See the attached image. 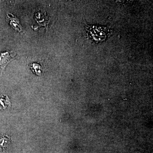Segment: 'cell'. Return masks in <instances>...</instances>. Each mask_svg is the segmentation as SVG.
I'll use <instances>...</instances> for the list:
<instances>
[{"instance_id":"1","label":"cell","mask_w":153,"mask_h":153,"mask_svg":"<svg viewBox=\"0 0 153 153\" xmlns=\"http://www.w3.org/2000/svg\"><path fill=\"white\" fill-rule=\"evenodd\" d=\"M85 29L88 38L95 42L105 41L111 33V30L107 27L97 25H88Z\"/></svg>"},{"instance_id":"2","label":"cell","mask_w":153,"mask_h":153,"mask_svg":"<svg viewBox=\"0 0 153 153\" xmlns=\"http://www.w3.org/2000/svg\"><path fill=\"white\" fill-rule=\"evenodd\" d=\"M14 55L11 52H6L2 53L0 56V66L3 69L13 59Z\"/></svg>"},{"instance_id":"3","label":"cell","mask_w":153,"mask_h":153,"mask_svg":"<svg viewBox=\"0 0 153 153\" xmlns=\"http://www.w3.org/2000/svg\"><path fill=\"white\" fill-rule=\"evenodd\" d=\"M11 16H8L10 20V24L15 30L19 32H21L22 31V28L19 24V19L13 16V15Z\"/></svg>"},{"instance_id":"4","label":"cell","mask_w":153,"mask_h":153,"mask_svg":"<svg viewBox=\"0 0 153 153\" xmlns=\"http://www.w3.org/2000/svg\"><path fill=\"white\" fill-rule=\"evenodd\" d=\"M10 104L8 97L6 96H0V109H6Z\"/></svg>"},{"instance_id":"5","label":"cell","mask_w":153,"mask_h":153,"mask_svg":"<svg viewBox=\"0 0 153 153\" xmlns=\"http://www.w3.org/2000/svg\"><path fill=\"white\" fill-rule=\"evenodd\" d=\"M10 138L7 136L0 135V148H5L10 143Z\"/></svg>"},{"instance_id":"6","label":"cell","mask_w":153,"mask_h":153,"mask_svg":"<svg viewBox=\"0 0 153 153\" xmlns=\"http://www.w3.org/2000/svg\"><path fill=\"white\" fill-rule=\"evenodd\" d=\"M31 68L33 69V71L36 73V74L38 75H41L42 73V68H41V66H40L39 64H37V63H33V64H31Z\"/></svg>"}]
</instances>
